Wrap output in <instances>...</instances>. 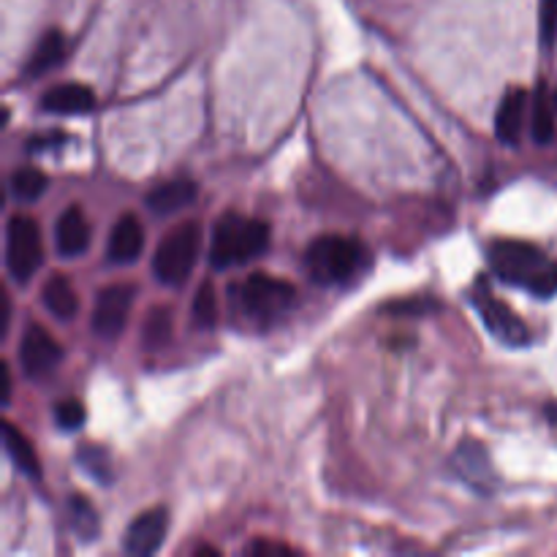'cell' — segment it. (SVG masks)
<instances>
[{
  "label": "cell",
  "mask_w": 557,
  "mask_h": 557,
  "mask_svg": "<svg viewBox=\"0 0 557 557\" xmlns=\"http://www.w3.org/2000/svg\"><path fill=\"white\" fill-rule=\"evenodd\" d=\"M196 196H199V188H196L194 180H169V183L152 188L145 201L158 215H172V212H180L188 205H194Z\"/></svg>",
  "instance_id": "16"
},
{
  "label": "cell",
  "mask_w": 557,
  "mask_h": 557,
  "mask_svg": "<svg viewBox=\"0 0 557 557\" xmlns=\"http://www.w3.org/2000/svg\"><path fill=\"white\" fill-rule=\"evenodd\" d=\"M76 460H79V466L85 468V473H90L98 484L112 482V460H109V455L101 449V446H82Z\"/></svg>",
  "instance_id": "25"
},
{
  "label": "cell",
  "mask_w": 557,
  "mask_h": 557,
  "mask_svg": "<svg viewBox=\"0 0 557 557\" xmlns=\"http://www.w3.org/2000/svg\"><path fill=\"white\" fill-rule=\"evenodd\" d=\"M3 446L5 455H9L11 462L16 466V471H22L30 479H41V462H38V455L36 449H33L30 438H27L20 428H14V422H9V419L3 422Z\"/></svg>",
  "instance_id": "18"
},
{
  "label": "cell",
  "mask_w": 557,
  "mask_h": 557,
  "mask_svg": "<svg viewBox=\"0 0 557 557\" xmlns=\"http://www.w3.org/2000/svg\"><path fill=\"white\" fill-rule=\"evenodd\" d=\"M85 406H82L76 397H69V400H60L54 406V422L63 430H79L85 424Z\"/></svg>",
  "instance_id": "26"
},
{
  "label": "cell",
  "mask_w": 557,
  "mask_h": 557,
  "mask_svg": "<svg viewBox=\"0 0 557 557\" xmlns=\"http://www.w3.org/2000/svg\"><path fill=\"white\" fill-rule=\"evenodd\" d=\"M455 468L457 473H460L462 482L471 484L476 493L487 495L490 490H495V484H498V476H495L487 449H484L482 444H476V441H466V444L457 446Z\"/></svg>",
  "instance_id": "11"
},
{
  "label": "cell",
  "mask_w": 557,
  "mask_h": 557,
  "mask_svg": "<svg viewBox=\"0 0 557 557\" xmlns=\"http://www.w3.org/2000/svg\"><path fill=\"white\" fill-rule=\"evenodd\" d=\"M60 359H63V348L49 335V330H44L41 324H27L20 343V362L27 379H44L58 368Z\"/></svg>",
  "instance_id": "9"
},
{
  "label": "cell",
  "mask_w": 557,
  "mask_h": 557,
  "mask_svg": "<svg viewBox=\"0 0 557 557\" xmlns=\"http://www.w3.org/2000/svg\"><path fill=\"white\" fill-rule=\"evenodd\" d=\"M44 264L41 228L25 212H16L5 223V270L11 281L27 283Z\"/></svg>",
  "instance_id": "6"
},
{
  "label": "cell",
  "mask_w": 557,
  "mask_h": 557,
  "mask_svg": "<svg viewBox=\"0 0 557 557\" xmlns=\"http://www.w3.org/2000/svg\"><path fill=\"white\" fill-rule=\"evenodd\" d=\"M555 136V114H553V103H549L547 90L539 87L536 103H533V139L539 145H549Z\"/></svg>",
  "instance_id": "23"
},
{
  "label": "cell",
  "mask_w": 557,
  "mask_h": 557,
  "mask_svg": "<svg viewBox=\"0 0 557 557\" xmlns=\"http://www.w3.org/2000/svg\"><path fill=\"white\" fill-rule=\"evenodd\" d=\"M471 302L479 310V315H482L484 326L500 343H506V346H525V343H531V330L525 326V321L504 299L495 297V292L490 288V283L484 277H479L476 286H473Z\"/></svg>",
  "instance_id": "7"
},
{
  "label": "cell",
  "mask_w": 557,
  "mask_h": 557,
  "mask_svg": "<svg viewBox=\"0 0 557 557\" xmlns=\"http://www.w3.org/2000/svg\"><path fill=\"white\" fill-rule=\"evenodd\" d=\"M525 109H528V92L522 87H511L500 101L498 114H495V134L504 145L515 147L522 136V125H525Z\"/></svg>",
  "instance_id": "15"
},
{
  "label": "cell",
  "mask_w": 557,
  "mask_h": 557,
  "mask_svg": "<svg viewBox=\"0 0 557 557\" xmlns=\"http://www.w3.org/2000/svg\"><path fill=\"white\" fill-rule=\"evenodd\" d=\"M96 107V92L87 85L79 82H69V85H54L49 87L41 96V109L49 114H60V117H69V114H85L92 112Z\"/></svg>",
  "instance_id": "14"
},
{
  "label": "cell",
  "mask_w": 557,
  "mask_h": 557,
  "mask_svg": "<svg viewBox=\"0 0 557 557\" xmlns=\"http://www.w3.org/2000/svg\"><path fill=\"white\" fill-rule=\"evenodd\" d=\"M539 30H542L544 47H555V41H557V0H542Z\"/></svg>",
  "instance_id": "27"
},
{
  "label": "cell",
  "mask_w": 557,
  "mask_h": 557,
  "mask_svg": "<svg viewBox=\"0 0 557 557\" xmlns=\"http://www.w3.org/2000/svg\"><path fill=\"white\" fill-rule=\"evenodd\" d=\"M47 190V177L38 169H20L11 174V194L20 201H36L41 199Z\"/></svg>",
  "instance_id": "22"
},
{
  "label": "cell",
  "mask_w": 557,
  "mask_h": 557,
  "mask_svg": "<svg viewBox=\"0 0 557 557\" xmlns=\"http://www.w3.org/2000/svg\"><path fill=\"white\" fill-rule=\"evenodd\" d=\"M196 555H221L218 549H210V547H199L196 549Z\"/></svg>",
  "instance_id": "31"
},
{
  "label": "cell",
  "mask_w": 557,
  "mask_h": 557,
  "mask_svg": "<svg viewBox=\"0 0 557 557\" xmlns=\"http://www.w3.org/2000/svg\"><path fill=\"white\" fill-rule=\"evenodd\" d=\"M69 522L71 531H74L82 542H96L98 531H101L96 509H92L90 500L82 498V495H71L69 498Z\"/></svg>",
  "instance_id": "20"
},
{
  "label": "cell",
  "mask_w": 557,
  "mask_h": 557,
  "mask_svg": "<svg viewBox=\"0 0 557 557\" xmlns=\"http://www.w3.org/2000/svg\"><path fill=\"white\" fill-rule=\"evenodd\" d=\"M141 341L147 348H161L172 341V310L169 308H152L145 319V330H141Z\"/></svg>",
  "instance_id": "21"
},
{
  "label": "cell",
  "mask_w": 557,
  "mask_h": 557,
  "mask_svg": "<svg viewBox=\"0 0 557 557\" xmlns=\"http://www.w3.org/2000/svg\"><path fill=\"white\" fill-rule=\"evenodd\" d=\"M54 245L63 259H76L90 248V223L76 205L60 212L58 223H54Z\"/></svg>",
  "instance_id": "13"
},
{
  "label": "cell",
  "mask_w": 557,
  "mask_h": 557,
  "mask_svg": "<svg viewBox=\"0 0 557 557\" xmlns=\"http://www.w3.org/2000/svg\"><path fill=\"white\" fill-rule=\"evenodd\" d=\"M65 58V36L60 30H47L41 36V41L33 49L30 60H27V76H44L52 69H58Z\"/></svg>",
  "instance_id": "19"
},
{
  "label": "cell",
  "mask_w": 557,
  "mask_h": 557,
  "mask_svg": "<svg viewBox=\"0 0 557 557\" xmlns=\"http://www.w3.org/2000/svg\"><path fill=\"white\" fill-rule=\"evenodd\" d=\"M487 261L504 283L525 288L539 299L557 294V261L525 239H495L487 248Z\"/></svg>",
  "instance_id": "1"
},
{
  "label": "cell",
  "mask_w": 557,
  "mask_h": 557,
  "mask_svg": "<svg viewBox=\"0 0 557 557\" xmlns=\"http://www.w3.org/2000/svg\"><path fill=\"white\" fill-rule=\"evenodd\" d=\"M267 248H270V223L245 218L239 212H226L212 232L210 264L215 270H232L259 259Z\"/></svg>",
  "instance_id": "3"
},
{
  "label": "cell",
  "mask_w": 557,
  "mask_h": 557,
  "mask_svg": "<svg viewBox=\"0 0 557 557\" xmlns=\"http://www.w3.org/2000/svg\"><path fill=\"white\" fill-rule=\"evenodd\" d=\"M41 302L58 321H71L76 313H79V297H76V288L63 272H54V275L44 283Z\"/></svg>",
  "instance_id": "17"
},
{
  "label": "cell",
  "mask_w": 557,
  "mask_h": 557,
  "mask_svg": "<svg viewBox=\"0 0 557 557\" xmlns=\"http://www.w3.org/2000/svg\"><path fill=\"white\" fill-rule=\"evenodd\" d=\"M169 533V511L163 506L147 509L125 528L123 549L134 557H150L163 547Z\"/></svg>",
  "instance_id": "10"
},
{
  "label": "cell",
  "mask_w": 557,
  "mask_h": 557,
  "mask_svg": "<svg viewBox=\"0 0 557 557\" xmlns=\"http://www.w3.org/2000/svg\"><path fill=\"white\" fill-rule=\"evenodd\" d=\"M248 555H259V557H270V555H292V549L281 542H267V539H259V542L248 544L245 547Z\"/></svg>",
  "instance_id": "28"
},
{
  "label": "cell",
  "mask_w": 557,
  "mask_h": 557,
  "mask_svg": "<svg viewBox=\"0 0 557 557\" xmlns=\"http://www.w3.org/2000/svg\"><path fill=\"white\" fill-rule=\"evenodd\" d=\"M9 321H11V299L9 294L3 292V335L9 332Z\"/></svg>",
  "instance_id": "30"
},
{
  "label": "cell",
  "mask_w": 557,
  "mask_h": 557,
  "mask_svg": "<svg viewBox=\"0 0 557 557\" xmlns=\"http://www.w3.org/2000/svg\"><path fill=\"white\" fill-rule=\"evenodd\" d=\"M234 302L239 305L248 319L256 324H272V321L283 319L288 310L297 302V288L283 277L270 275V272H253L245 281L232 286Z\"/></svg>",
  "instance_id": "4"
},
{
  "label": "cell",
  "mask_w": 557,
  "mask_h": 557,
  "mask_svg": "<svg viewBox=\"0 0 557 557\" xmlns=\"http://www.w3.org/2000/svg\"><path fill=\"white\" fill-rule=\"evenodd\" d=\"M136 288L131 283H114L98 292L96 308H92V332L101 341H114L128 324L131 308H134Z\"/></svg>",
  "instance_id": "8"
},
{
  "label": "cell",
  "mask_w": 557,
  "mask_h": 557,
  "mask_svg": "<svg viewBox=\"0 0 557 557\" xmlns=\"http://www.w3.org/2000/svg\"><path fill=\"white\" fill-rule=\"evenodd\" d=\"M370 267V250L362 239L346 234L315 237L305 250V270L319 286H346Z\"/></svg>",
  "instance_id": "2"
},
{
  "label": "cell",
  "mask_w": 557,
  "mask_h": 557,
  "mask_svg": "<svg viewBox=\"0 0 557 557\" xmlns=\"http://www.w3.org/2000/svg\"><path fill=\"white\" fill-rule=\"evenodd\" d=\"M141 250H145V228H141V221L134 212H125V215H120V221L114 223L112 234H109V261H112V264H134L141 256Z\"/></svg>",
  "instance_id": "12"
},
{
  "label": "cell",
  "mask_w": 557,
  "mask_h": 557,
  "mask_svg": "<svg viewBox=\"0 0 557 557\" xmlns=\"http://www.w3.org/2000/svg\"><path fill=\"white\" fill-rule=\"evenodd\" d=\"M190 313H194V324L199 330H212L218 324V297L212 283H201V288L196 292L194 305H190Z\"/></svg>",
  "instance_id": "24"
},
{
  "label": "cell",
  "mask_w": 557,
  "mask_h": 557,
  "mask_svg": "<svg viewBox=\"0 0 557 557\" xmlns=\"http://www.w3.org/2000/svg\"><path fill=\"white\" fill-rule=\"evenodd\" d=\"M555 103H557V92H555Z\"/></svg>",
  "instance_id": "32"
},
{
  "label": "cell",
  "mask_w": 557,
  "mask_h": 557,
  "mask_svg": "<svg viewBox=\"0 0 557 557\" xmlns=\"http://www.w3.org/2000/svg\"><path fill=\"white\" fill-rule=\"evenodd\" d=\"M0 375H3V406L11 400V368L9 362H0Z\"/></svg>",
  "instance_id": "29"
},
{
  "label": "cell",
  "mask_w": 557,
  "mask_h": 557,
  "mask_svg": "<svg viewBox=\"0 0 557 557\" xmlns=\"http://www.w3.org/2000/svg\"><path fill=\"white\" fill-rule=\"evenodd\" d=\"M201 248V226L196 221H185L174 226L166 237L158 243L152 256V275L163 286H180L190 277L196 267V256Z\"/></svg>",
  "instance_id": "5"
}]
</instances>
